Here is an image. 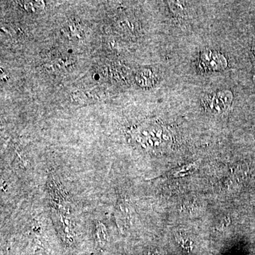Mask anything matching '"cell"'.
Here are the masks:
<instances>
[{"label": "cell", "instance_id": "cell-1", "mask_svg": "<svg viewBox=\"0 0 255 255\" xmlns=\"http://www.w3.org/2000/svg\"><path fill=\"white\" fill-rule=\"evenodd\" d=\"M164 128L158 124L150 122L142 124L132 130V141L138 147L147 150H157L167 141Z\"/></svg>", "mask_w": 255, "mask_h": 255}, {"label": "cell", "instance_id": "cell-2", "mask_svg": "<svg viewBox=\"0 0 255 255\" xmlns=\"http://www.w3.org/2000/svg\"><path fill=\"white\" fill-rule=\"evenodd\" d=\"M232 92L228 90L216 92L204 100V107L209 112L221 114L226 112L232 104Z\"/></svg>", "mask_w": 255, "mask_h": 255}, {"label": "cell", "instance_id": "cell-3", "mask_svg": "<svg viewBox=\"0 0 255 255\" xmlns=\"http://www.w3.org/2000/svg\"><path fill=\"white\" fill-rule=\"evenodd\" d=\"M227 65V60L219 52L207 50L201 53L199 67L204 71H219L224 70Z\"/></svg>", "mask_w": 255, "mask_h": 255}, {"label": "cell", "instance_id": "cell-4", "mask_svg": "<svg viewBox=\"0 0 255 255\" xmlns=\"http://www.w3.org/2000/svg\"><path fill=\"white\" fill-rule=\"evenodd\" d=\"M137 85L141 87L153 86L157 82V75L151 69H142L135 75Z\"/></svg>", "mask_w": 255, "mask_h": 255}, {"label": "cell", "instance_id": "cell-5", "mask_svg": "<svg viewBox=\"0 0 255 255\" xmlns=\"http://www.w3.org/2000/svg\"><path fill=\"white\" fill-rule=\"evenodd\" d=\"M66 33L73 39L81 40L85 37V31L81 24L75 22L68 25Z\"/></svg>", "mask_w": 255, "mask_h": 255}, {"label": "cell", "instance_id": "cell-6", "mask_svg": "<svg viewBox=\"0 0 255 255\" xmlns=\"http://www.w3.org/2000/svg\"><path fill=\"white\" fill-rule=\"evenodd\" d=\"M19 6L25 11L30 13H36L44 9L43 1H18Z\"/></svg>", "mask_w": 255, "mask_h": 255}, {"label": "cell", "instance_id": "cell-7", "mask_svg": "<svg viewBox=\"0 0 255 255\" xmlns=\"http://www.w3.org/2000/svg\"><path fill=\"white\" fill-rule=\"evenodd\" d=\"M197 166L198 163H196V162L183 166L182 167H179V169H174L171 173L169 174V176H172L173 177H180L186 176L187 174L191 173L197 167Z\"/></svg>", "mask_w": 255, "mask_h": 255}, {"label": "cell", "instance_id": "cell-8", "mask_svg": "<svg viewBox=\"0 0 255 255\" xmlns=\"http://www.w3.org/2000/svg\"><path fill=\"white\" fill-rule=\"evenodd\" d=\"M169 3L171 9L173 10L174 13H180L184 11L185 4H183V3L184 2H181V1H169Z\"/></svg>", "mask_w": 255, "mask_h": 255}]
</instances>
